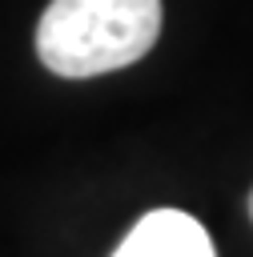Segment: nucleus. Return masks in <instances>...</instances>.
Masks as SVG:
<instances>
[{"mask_svg": "<svg viewBox=\"0 0 253 257\" xmlns=\"http://www.w3.org/2000/svg\"><path fill=\"white\" fill-rule=\"evenodd\" d=\"M112 257H217V249L197 217L181 209H153L124 233Z\"/></svg>", "mask_w": 253, "mask_h": 257, "instance_id": "obj_2", "label": "nucleus"}, {"mask_svg": "<svg viewBox=\"0 0 253 257\" xmlns=\"http://www.w3.org/2000/svg\"><path fill=\"white\" fill-rule=\"evenodd\" d=\"M245 205H249V217H253V189H249V201H245Z\"/></svg>", "mask_w": 253, "mask_h": 257, "instance_id": "obj_3", "label": "nucleus"}, {"mask_svg": "<svg viewBox=\"0 0 253 257\" xmlns=\"http://www.w3.org/2000/svg\"><path fill=\"white\" fill-rule=\"evenodd\" d=\"M161 36V0H48L36 56L48 72L84 80L129 68Z\"/></svg>", "mask_w": 253, "mask_h": 257, "instance_id": "obj_1", "label": "nucleus"}]
</instances>
